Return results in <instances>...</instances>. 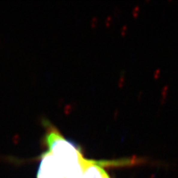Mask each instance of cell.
<instances>
[{
  "instance_id": "obj_1",
  "label": "cell",
  "mask_w": 178,
  "mask_h": 178,
  "mask_svg": "<svg viewBox=\"0 0 178 178\" xmlns=\"http://www.w3.org/2000/svg\"><path fill=\"white\" fill-rule=\"evenodd\" d=\"M44 144L64 171L65 178H81L85 160L81 148L67 139L57 128L49 122H46Z\"/></svg>"
},
{
  "instance_id": "obj_2",
  "label": "cell",
  "mask_w": 178,
  "mask_h": 178,
  "mask_svg": "<svg viewBox=\"0 0 178 178\" xmlns=\"http://www.w3.org/2000/svg\"><path fill=\"white\" fill-rule=\"evenodd\" d=\"M36 178H65L61 164L48 150L41 155Z\"/></svg>"
},
{
  "instance_id": "obj_3",
  "label": "cell",
  "mask_w": 178,
  "mask_h": 178,
  "mask_svg": "<svg viewBox=\"0 0 178 178\" xmlns=\"http://www.w3.org/2000/svg\"><path fill=\"white\" fill-rule=\"evenodd\" d=\"M116 164V162L98 161L85 158L81 178H107L109 176L104 166Z\"/></svg>"
},
{
  "instance_id": "obj_4",
  "label": "cell",
  "mask_w": 178,
  "mask_h": 178,
  "mask_svg": "<svg viewBox=\"0 0 178 178\" xmlns=\"http://www.w3.org/2000/svg\"><path fill=\"white\" fill-rule=\"evenodd\" d=\"M167 92H168V86H166V87L163 88L162 92V97H163L161 100L162 103H163L164 100H165V97H166V96Z\"/></svg>"
},
{
  "instance_id": "obj_5",
  "label": "cell",
  "mask_w": 178,
  "mask_h": 178,
  "mask_svg": "<svg viewBox=\"0 0 178 178\" xmlns=\"http://www.w3.org/2000/svg\"><path fill=\"white\" fill-rule=\"evenodd\" d=\"M107 178H111V177H110V176H108L107 177Z\"/></svg>"
}]
</instances>
